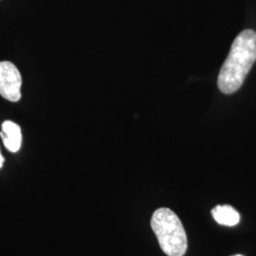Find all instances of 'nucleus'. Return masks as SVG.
<instances>
[{"label": "nucleus", "instance_id": "f257e3e1", "mask_svg": "<svg viewBox=\"0 0 256 256\" xmlns=\"http://www.w3.org/2000/svg\"><path fill=\"white\" fill-rule=\"evenodd\" d=\"M256 61V32L245 30L234 39L220 70L218 86L224 94L238 92Z\"/></svg>", "mask_w": 256, "mask_h": 256}, {"label": "nucleus", "instance_id": "f03ea898", "mask_svg": "<svg viewBox=\"0 0 256 256\" xmlns=\"http://www.w3.org/2000/svg\"><path fill=\"white\" fill-rule=\"evenodd\" d=\"M151 228L166 256H183L187 250V236L182 224L173 210L160 208L151 218Z\"/></svg>", "mask_w": 256, "mask_h": 256}, {"label": "nucleus", "instance_id": "7ed1b4c3", "mask_svg": "<svg viewBox=\"0 0 256 256\" xmlns=\"http://www.w3.org/2000/svg\"><path fill=\"white\" fill-rule=\"evenodd\" d=\"M22 77L16 64L0 62V95L10 102H18L21 98Z\"/></svg>", "mask_w": 256, "mask_h": 256}, {"label": "nucleus", "instance_id": "20e7f679", "mask_svg": "<svg viewBox=\"0 0 256 256\" xmlns=\"http://www.w3.org/2000/svg\"><path fill=\"white\" fill-rule=\"evenodd\" d=\"M1 138L6 148L12 152H18L22 142V133L18 124L12 120H5L2 124V132L0 133Z\"/></svg>", "mask_w": 256, "mask_h": 256}, {"label": "nucleus", "instance_id": "39448f33", "mask_svg": "<svg viewBox=\"0 0 256 256\" xmlns=\"http://www.w3.org/2000/svg\"><path fill=\"white\" fill-rule=\"evenodd\" d=\"M212 214L214 220L218 224L230 227L236 225L240 220V216L238 210L229 205L216 206L214 209L212 210Z\"/></svg>", "mask_w": 256, "mask_h": 256}, {"label": "nucleus", "instance_id": "423d86ee", "mask_svg": "<svg viewBox=\"0 0 256 256\" xmlns=\"http://www.w3.org/2000/svg\"><path fill=\"white\" fill-rule=\"evenodd\" d=\"M3 162H4V158L2 156L1 153H0V168H2V166H3Z\"/></svg>", "mask_w": 256, "mask_h": 256}, {"label": "nucleus", "instance_id": "0eeeda50", "mask_svg": "<svg viewBox=\"0 0 256 256\" xmlns=\"http://www.w3.org/2000/svg\"><path fill=\"white\" fill-rule=\"evenodd\" d=\"M240 256V254H236V256Z\"/></svg>", "mask_w": 256, "mask_h": 256}]
</instances>
